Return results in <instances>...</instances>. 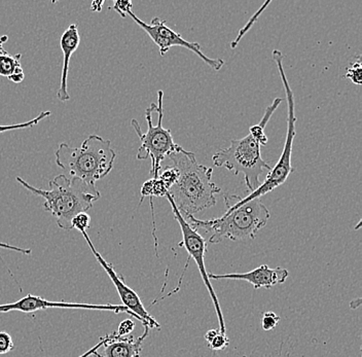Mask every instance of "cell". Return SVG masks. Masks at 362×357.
I'll list each match as a JSON object with an SVG mask.
<instances>
[{
  "label": "cell",
  "mask_w": 362,
  "mask_h": 357,
  "mask_svg": "<svg viewBox=\"0 0 362 357\" xmlns=\"http://www.w3.org/2000/svg\"><path fill=\"white\" fill-rule=\"evenodd\" d=\"M106 342H107V334H106L105 336H102V338H100V341H99V342L97 343V344L95 345L94 347L90 348V350H88L87 352H85V353L81 354V356L78 357L94 356V354L96 353V352H98V350L100 349L102 346H104V344H105Z\"/></svg>",
  "instance_id": "83f0119b"
},
{
  "label": "cell",
  "mask_w": 362,
  "mask_h": 357,
  "mask_svg": "<svg viewBox=\"0 0 362 357\" xmlns=\"http://www.w3.org/2000/svg\"><path fill=\"white\" fill-rule=\"evenodd\" d=\"M49 115H51V112L47 110V112H40L37 117H34L31 121L25 122V123L13 124V125H0V134H2V133L4 132H10V131L20 130V129L33 127V126L37 125V124L40 123V121H42V119H45V117H49Z\"/></svg>",
  "instance_id": "e0dca14e"
},
{
  "label": "cell",
  "mask_w": 362,
  "mask_h": 357,
  "mask_svg": "<svg viewBox=\"0 0 362 357\" xmlns=\"http://www.w3.org/2000/svg\"><path fill=\"white\" fill-rule=\"evenodd\" d=\"M178 177L168 194L182 216H194L216 204L221 189L212 182L214 169L199 164L196 155L183 150L169 156Z\"/></svg>",
  "instance_id": "6da1fadb"
},
{
  "label": "cell",
  "mask_w": 362,
  "mask_h": 357,
  "mask_svg": "<svg viewBox=\"0 0 362 357\" xmlns=\"http://www.w3.org/2000/svg\"><path fill=\"white\" fill-rule=\"evenodd\" d=\"M262 146L267 144L249 133L243 139L230 140V148L217 151L212 162L214 166L223 167L235 175L243 174L246 187L252 193L260 185V175L272 169L271 165L262 159Z\"/></svg>",
  "instance_id": "52a82bcc"
},
{
  "label": "cell",
  "mask_w": 362,
  "mask_h": 357,
  "mask_svg": "<svg viewBox=\"0 0 362 357\" xmlns=\"http://www.w3.org/2000/svg\"><path fill=\"white\" fill-rule=\"evenodd\" d=\"M280 322V317L276 315L274 312H266L262 315V327L264 331H272L277 327L278 323Z\"/></svg>",
  "instance_id": "7402d4cb"
},
{
  "label": "cell",
  "mask_w": 362,
  "mask_h": 357,
  "mask_svg": "<svg viewBox=\"0 0 362 357\" xmlns=\"http://www.w3.org/2000/svg\"><path fill=\"white\" fill-rule=\"evenodd\" d=\"M103 4V0H101V1H93L92 6H90V11L92 12H101Z\"/></svg>",
  "instance_id": "4dcf8cb0"
},
{
  "label": "cell",
  "mask_w": 362,
  "mask_h": 357,
  "mask_svg": "<svg viewBox=\"0 0 362 357\" xmlns=\"http://www.w3.org/2000/svg\"><path fill=\"white\" fill-rule=\"evenodd\" d=\"M289 272L286 269L270 268L267 265L259 266V268L246 273H230V274H208L209 279L214 280H243L252 284L255 289L271 288L278 284L284 283Z\"/></svg>",
  "instance_id": "7c38bea8"
},
{
  "label": "cell",
  "mask_w": 362,
  "mask_h": 357,
  "mask_svg": "<svg viewBox=\"0 0 362 357\" xmlns=\"http://www.w3.org/2000/svg\"><path fill=\"white\" fill-rule=\"evenodd\" d=\"M22 54L6 55L0 57V76H6L8 81L20 83L24 81V70L21 66Z\"/></svg>",
  "instance_id": "9a60e30c"
},
{
  "label": "cell",
  "mask_w": 362,
  "mask_h": 357,
  "mask_svg": "<svg viewBox=\"0 0 362 357\" xmlns=\"http://www.w3.org/2000/svg\"><path fill=\"white\" fill-rule=\"evenodd\" d=\"M90 216L87 212L79 213L71 221V230L76 229L78 232H87L90 228Z\"/></svg>",
  "instance_id": "ffe728a7"
},
{
  "label": "cell",
  "mask_w": 362,
  "mask_h": 357,
  "mask_svg": "<svg viewBox=\"0 0 362 357\" xmlns=\"http://www.w3.org/2000/svg\"><path fill=\"white\" fill-rule=\"evenodd\" d=\"M165 197L168 199L170 205H171L172 212H173L174 218L177 221L178 225L180 227L181 234H182V242L180 243V245L187 250L189 259H194V263L198 266L204 284H205L206 288H207L208 293H209L210 298H211L212 303L214 305L215 311H216L217 320H218L219 323V331L223 334H226V323L223 311H221L216 293H215L214 289L212 288L211 282H210V279L208 278V273L206 271L205 263H204V257H205V252L207 250L206 239L201 236L198 230L192 229L189 223H187V219L183 218L178 208L174 204L173 200H172L169 194H167Z\"/></svg>",
  "instance_id": "ba28073f"
},
{
  "label": "cell",
  "mask_w": 362,
  "mask_h": 357,
  "mask_svg": "<svg viewBox=\"0 0 362 357\" xmlns=\"http://www.w3.org/2000/svg\"><path fill=\"white\" fill-rule=\"evenodd\" d=\"M228 344H230V340L226 334L219 332L218 334L208 345L214 351H221V350H225Z\"/></svg>",
  "instance_id": "603a6c76"
},
{
  "label": "cell",
  "mask_w": 362,
  "mask_h": 357,
  "mask_svg": "<svg viewBox=\"0 0 362 357\" xmlns=\"http://www.w3.org/2000/svg\"><path fill=\"white\" fill-rule=\"evenodd\" d=\"M132 6V2L128 1V0H117L113 4L112 10L119 13L122 18H126L128 13L131 12Z\"/></svg>",
  "instance_id": "484cf974"
},
{
  "label": "cell",
  "mask_w": 362,
  "mask_h": 357,
  "mask_svg": "<svg viewBox=\"0 0 362 357\" xmlns=\"http://www.w3.org/2000/svg\"><path fill=\"white\" fill-rule=\"evenodd\" d=\"M13 349V340L10 334L0 332V354H6Z\"/></svg>",
  "instance_id": "cb8c5ba5"
},
{
  "label": "cell",
  "mask_w": 362,
  "mask_h": 357,
  "mask_svg": "<svg viewBox=\"0 0 362 357\" xmlns=\"http://www.w3.org/2000/svg\"><path fill=\"white\" fill-rule=\"evenodd\" d=\"M270 211L260 198L253 199L233 209L226 210L218 218L202 221L194 216H183L194 230L210 233L209 242L217 244L225 240L242 241L255 239L257 233L266 227Z\"/></svg>",
  "instance_id": "3957f363"
},
{
  "label": "cell",
  "mask_w": 362,
  "mask_h": 357,
  "mask_svg": "<svg viewBox=\"0 0 362 357\" xmlns=\"http://www.w3.org/2000/svg\"><path fill=\"white\" fill-rule=\"evenodd\" d=\"M219 329H209L205 334L206 341H207L208 344L211 342L212 340L217 336L219 333Z\"/></svg>",
  "instance_id": "f1b7e54d"
},
{
  "label": "cell",
  "mask_w": 362,
  "mask_h": 357,
  "mask_svg": "<svg viewBox=\"0 0 362 357\" xmlns=\"http://www.w3.org/2000/svg\"><path fill=\"white\" fill-rule=\"evenodd\" d=\"M158 105L151 103L146 110V119L147 122V131L142 133L141 127L136 119H132L131 125L134 128L136 134L141 141L139 150H138L137 160L151 159V175L153 178H158L160 171L162 162L174 153H180L185 148L175 144L169 129L163 127V117H164V108H163V97L164 93L162 90L158 92Z\"/></svg>",
  "instance_id": "8992f818"
},
{
  "label": "cell",
  "mask_w": 362,
  "mask_h": 357,
  "mask_svg": "<svg viewBox=\"0 0 362 357\" xmlns=\"http://www.w3.org/2000/svg\"><path fill=\"white\" fill-rule=\"evenodd\" d=\"M177 169L173 166H167L162 173L158 174V178H160V180H162L165 185H166V187H168V189H170V187L175 184L176 180H177Z\"/></svg>",
  "instance_id": "44dd1931"
},
{
  "label": "cell",
  "mask_w": 362,
  "mask_h": 357,
  "mask_svg": "<svg viewBox=\"0 0 362 357\" xmlns=\"http://www.w3.org/2000/svg\"><path fill=\"white\" fill-rule=\"evenodd\" d=\"M55 157L56 164L68 177L95 185L112 170L117 153L110 140L90 135L79 148L63 142L56 151Z\"/></svg>",
  "instance_id": "277c9868"
},
{
  "label": "cell",
  "mask_w": 362,
  "mask_h": 357,
  "mask_svg": "<svg viewBox=\"0 0 362 357\" xmlns=\"http://www.w3.org/2000/svg\"><path fill=\"white\" fill-rule=\"evenodd\" d=\"M85 240L87 241L88 245H89L90 250H92L93 254L96 257L98 263L100 264L102 268L104 269L108 276L113 284H115V289H117V293H119V298H121L123 306L126 307L129 311L132 312L136 316L140 318L142 324L148 325L149 329H160V325L158 324L157 320L147 312L146 307H144V303L140 300L139 295L133 291L132 288H129L127 286L126 282L124 281L123 277L119 276L117 272H115V268L112 264L107 263L103 255L95 248L94 244L90 241L89 235L87 232L81 233Z\"/></svg>",
  "instance_id": "30bf717a"
},
{
  "label": "cell",
  "mask_w": 362,
  "mask_h": 357,
  "mask_svg": "<svg viewBox=\"0 0 362 357\" xmlns=\"http://www.w3.org/2000/svg\"><path fill=\"white\" fill-rule=\"evenodd\" d=\"M135 329V322L132 320H124L119 323L117 332L115 333L117 336H129Z\"/></svg>",
  "instance_id": "4316f807"
},
{
  "label": "cell",
  "mask_w": 362,
  "mask_h": 357,
  "mask_svg": "<svg viewBox=\"0 0 362 357\" xmlns=\"http://www.w3.org/2000/svg\"><path fill=\"white\" fill-rule=\"evenodd\" d=\"M269 4H270V1L266 2V4H264V6H262V8H260L259 10L257 11V12L252 16V18H251V19L249 20V22L247 24H246V26L244 27V28H242L241 30H240L239 35H238L236 40H235L234 42H233L232 44H230V47H232L233 49H235V47H236L237 45L239 44L240 40H241V38L246 35V33H247L249 29H250L251 27L253 26V24H255V22L257 21V19H259V16L262 15V13L264 12V10H266V8L267 6H269Z\"/></svg>",
  "instance_id": "d6986e66"
},
{
  "label": "cell",
  "mask_w": 362,
  "mask_h": 357,
  "mask_svg": "<svg viewBox=\"0 0 362 357\" xmlns=\"http://www.w3.org/2000/svg\"><path fill=\"white\" fill-rule=\"evenodd\" d=\"M144 332L139 338L117 336L115 333L107 334V342L104 344L103 354L98 352L95 357H140L142 345L149 334L148 325L144 324Z\"/></svg>",
  "instance_id": "4fadbf2b"
},
{
  "label": "cell",
  "mask_w": 362,
  "mask_h": 357,
  "mask_svg": "<svg viewBox=\"0 0 362 357\" xmlns=\"http://www.w3.org/2000/svg\"><path fill=\"white\" fill-rule=\"evenodd\" d=\"M58 308V309H83V310H98V311H112L113 313H127L133 316L136 320H140L138 316L129 311L123 305H93L81 304V303H68V302H52L42 299L38 295H27L15 303L11 304L0 305V312L19 311L23 313H33V312L45 310V309Z\"/></svg>",
  "instance_id": "8fae6325"
},
{
  "label": "cell",
  "mask_w": 362,
  "mask_h": 357,
  "mask_svg": "<svg viewBox=\"0 0 362 357\" xmlns=\"http://www.w3.org/2000/svg\"><path fill=\"white\" fill-rule=\"evenodd\" d=\"M8 35H2L1 37H0V57L8 54V52H6V49H4V45L6 44V42H8Z\"/></svg>",
  "instance_id": "f546056e"
},
{
  "label": "cell",
  "mask_w": 362,
  "mask_h": 357,
  "mask_svg": "<svg viewBox=\"0 0 362 357\" xmlns=\"http://www.w3.org/2000/svg\"><path fill=\"white\" fill-rule=\"evenodd\" d=\"M17 182L33 195L44 199L45 211L49 212L56 218L59 228L65 230H71L72 219L90 210L101 197L96 185L68 177L65 174L52 180L49 189L34 187L21 177H17Z\"/></svg>",
  "instance_id": "7a4b0ae2"
},
{
  "label": "cell",
  "mask_w": 362,
  "mask_h": 357,
  "mask_svg": "<svg viewBox=\"0 0 362 357\" xmlns=\"http://www.w3.org/2000/svg\"><path fill=\"white\" fill-rule=\"evenodd\" d=\"M128 15L134 20L137 25H139L146 31L149 37L151 38V40L157 45L158 49H160V56H165V54L171 47H181L189 49L192 53L196 54L199 58L202 59L204 62L208 66L211 67L212 69L221 70L223 69V65H225V61L223 59L207 57L201 51V46L198 42H187L181 36L180 33H175V31L169 28L166 25V21H164V20L155 17L151 20V24H146V22L140 20L132 11L129 12Z\"/></svg>",
  "instance_id": "9c48e42d"
},
{
  "label": "cell",
  "mask_w": 362,
  "mask_h": 357,
  "mask_svg": "<svg viewBox=\"0 0 362 357\" xmlns=\"http://www.w3.org/2000/svg\"><path fill=\"white\" fill-rule=\"evenodd\" d=\"M362 65L361 62V56L357 58L356 62L351 63L348 67L344 78H349L355 85H361L362 78Z\"/></svg>",
  "instance_id": "ac0fdd59"
},
{
  "label": "cell",
  "mask_w": 362,
  "mask_h": 357,
  "mask_svg": "<svg viewBox=\"0 0 362 357\" xmlns=\"http://www.w3.org/2000/svg\"><path fill=\"white\" fill-rule=\"evenodd\" d=\"M81 44V35L78 25L71 24L61 36L60 46L63 53V69L61 74L60 88H59L58 99L62 103L70 100V95L68 93V72H69V62L74 52L78 49Z\"/></svg>",
  "instance_id": "5bb4252c"
},
{
  "label": "cell",
  "mask_w": 362,
  "mask_h": 357,
  "mask_svg": "<svg viewBox=\"0 0 362 357\" xmlns=\"http://www.w3.org/2000/svg\"><path fill=\"white\" fill-rule=\"evenodd\" d=\"M168 187L160 180V178H151L144 182L141 187V204L144 198L148 197L149 199L155 198V197H165L168 194Z\"/></svg>",
  "instance_id": "2e32d148"
},
{
  "label": "cell",
  "mask_w": 362,
  "mask_h": 357,
  "mask_svg": "<svg viewBox=\"0 0 362 357\" xmlns=\"http://www.w3.org/2000/svg\"><path fill=\"white\" fill-rule=\"evenodd\" d=\"M274 62L277 65L278 71H279L280 78L284 87L285 94H286L287 110V132L286 139H285L284 148H283L280 159L277 164L269 171L266 180L257 187L252 193L249 194L245 198L236 195H225L226 206L228 209H233L253 200V199L260 198L262 196L273 192L276 187H280L288 180L291 174L294 172V168L291 165V157H293V146L294 137H296V124L298 119L296 117V103H294V95L285 74L284 67H283V54L279 49H274L273 54Z\"/></svg>",
  "instance_id": "5b68a950"
},
{
  "label": "cell",
  "mask_w": 362,
  "mask_h": 357,
  "mask_svg": "<svg viewBox=\"0 0 362 357\" xmlns=\"http://www.w3.org/2000/svg\"><path fill=\"white\" fill-rule=\"evenodd\" d=\"M0 248H6V250H13V252H20V254H23L25 255H30L31 254H33V250H28V248L17 247V246H13L11 245V244L8 243L0 242ZM0 261H1V263L4 264V266H6L8 274H10L11 276L13 278V279H16L15 276H13V273H11V269L6 265V263H4V259H2L1 257H0Z\"/></svg>",
  "instance_id": "d4e9b609"
}]
</instances>
